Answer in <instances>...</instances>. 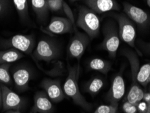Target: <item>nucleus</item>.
I'll return each mask as SVG.
<instances>
[{
    "mask_svg": "<svg viewBox=\"0 0 150 113\" xmlns=\"http://www.w3.org/2000/svg\"><path fill=\"white\" fill-rule=\"evenodd\" d=\"M23 56V53L14 48L0 51V65L15 63Z\"/></svg>",
    "mask_w": 150,
    "mask_h": 113,
    "instance_id": "18",
    "label": "nucleus"
},
{
    "mask_svg": "<svg viewBox=\"0 0 150 113\" xmlns=\"http://www.w3.org/2000/svg\"><path fill=\"white\" fill-rule=\"evenodd\" d=\"M85 3L88 8L96 14H103L120 10V6L115 0H85Z\"/></svg>",
    "mask_w": 150,
    "mask_h": 113,
    "instance_id": "15",
    "label": "nucleus"
},
{
    "mask_svg": "<svg viewBox=\"0 0 150 113\" xmlns=\"http://www.w3.org/2000/svg\"><path fill=\"white\" fill-rule=\"evenodd\" d=\"M122 54L127 58L129 62L130 66L131 68V77H132V83L131 85H138L137 81V75L139 69V61L138 57L133 51L131 50H122Z\"/></svg>",
    "mask_w": 150,
    "mask_h": 113,
    "instance_id": "16",
    "label": "nucleus"
},
{
    "mask_svg": "<svg viewBox=\"0 0 150 113\" xmlns=\"http://www.w3.org/2000/svg\"><path fill=\"white\" fill-rule=\"evenodd\" d=\"M33 77L32 70L26 66H18L12 70V80L19 92L29 90V82Z\"/></svg>",
    "mask_w": 150,
    "mask_h": 113,
    "instance_id": "10",
    "label": "nucleus"
},
{
    "mask_svg": "<svg viewBox=\"0 0 150 113\" xmlns=\"http://www.w3.org/2000/svg\"><path fill=\"white\" fill-rule=\"evenodd\" d=\"M30 2L37 19L41 22H45L50 11L47 0H30Z\"/></svg>",
    "mask_w": 150,
    "mask_h": 113,
    "instance_id": "17",
    "label": "nucleus"
},
{
    "mask_svg": "<svg viewBox=\"0 0 150 113\" xmlns=\"http://www.w3.org/2000/svg\"><path fill=\"white\" fill-rule=\"evenodd\" d=\"M104 83L100 77H95L85 84V92H87L92 96H96L103 87Z\"/></svg>",
    "mask_w": 150,
    "mask_h": 113,
    "instance_id": "20",
    "label": "nucleus"
},
{
    "mask_svg": "<svg viewBox=\"0 0 150 113\" xmlns=\"http://www.w3.org/2000/svg\"><path fill=\"white\" fill-rule=\"evenodd\" d=\"M76 25L85 32L90 39L96 38L100 34V18L96 12L85 6L79 8Z\"/></svg>",
    "mask_w": 150,
    "mask_h": 113,
    "instance_id": "2",
    "label": "nucleus"
},
{
    "mask_svg": "<svg viewBox=\"0 0 150 113\" xmlns=\"http://www.w3.org/2000/svg\"><path fill=\"white\" fill-rule=\"evenodd\" d=\"M147 113H150V104H147Z\"/></svg>",
    "mask_w": 150,
    "mask_h": 113,
    "instance_id": "34",
    "label": "nucleus"
},
{
    "mask_svg": "<svg viewBox=\"0 0 150 113\" xmlns=\"http://www.w3.org/2000/svg\"><path fill=\"white\" fill-rule=\"evenodd\" d=\"M143 96H144V92L138 85L131 86L129 92L128 93L127 100L137 106L138 104L143 100Z\"/></svg>",
    "mask_w": 150,
    "mask_h": 113,
    "instance_id": "22",
    "label": "nucleus"
},
{
    "mask_svg": "<svg viewBox=\"0 0 150 113\" xmlns=\"http://www.w3.org/2000/svg\"><path fill=\"white\" fill-rule=\"evenodd\" d=\"M143 47L144 48L145 50H146L147 52H150V43L144 44V45H143Z\"/></svg>",
    "mask_w": 150,
    "mask_h": 113,
    "instance_id": "31",
    "label": "nucleus"
},
{
    "mask_svg": "<svg viewBox=\"0 0 150 113\" xmlns=\"http://www.w3.org/2000/svg\"><path fill=\"white\" fill-rule=\"evenodd\" d=\"M125 83L122 73L117 74L112 81L111 87L108 93L107 99L110 105L118 107L119 101L125 95Z\"/></svg>",
    "mask_w": 150,
    "mask_h": 113,
    "instance_id": "12",
    "label": "nucleus"
},
{
    "mask_svg": "<svg viewBox=\"0 0 150 113\" xmlns=\"http://www.w3.org/2000/svg\"><path fill=\"white\" fill-rule=\"evenodd\" d=\"M0 45L4 48H14L26 54H31L34 51L35 39L32 35L17 34L9 39H2Z\"/></svg>",
    "mask_w": 150,
    "mask_h": 113,
    "instance_id": "5",
    "label": "nucleus"
},
{
    "mask_svg": "<svg viewBox=\"0 0 150 113\" xmlns=\"http://www.w3.org/2000/svg\"><path fill=\"white\" fill-rule=\"evenodd\" d=\"M49 10L52 12H58L63 10V0H47Z\"/></svg>",
    "mask_w": 150,
    "mask_h": 113,
    "instance_id": "25",
    "label": "nucleus"
},
{
    "mask_svg": "<svg viewBox=\"0 0 150 113\" xmlns=\"http://www.w3.org/2000/svg\"><path fill=\"white\" fill-rule=\"evenodd\" d=\"M89 68L93 70L98 71L102 74H107L111 69V63L105 60L100 58H93L88 63Z\"/></svg>",
    "mask_w": 150,
    "mask_h": 113,
    "instance_id": "19",
    "label": "nucleus"
},
{
    "mask_svg": "<svg viewBox=\"0 0 150 113\" xmlns=\"http://www.w3.org/2000/svg\"><path fill=\"white\" fill-rule=\"evenodd\" d=\"M8 0H0V16L6 12L8 8Z\"/></svg>",
    "mask_w": 150,
    "mask_h": 113,
    "instance_id": "29",
    "label": "nucleus"
},
{
    "mask_svg": "<svg viewBox=\"0 0 150 113\" xmlns=\"http://www.w3.org/2000/svg\"><path fill=\"white\" fill-rule=\"evenodd\" d=\"M125 14L141 28H146L149 25L150 17L143 9L124 2L122 4Z\"/></svg>",
    "mask_w": 150,
    "mask_h": 113,
    "instance_id": "11",
    "label": "nucleus"
},
{
    "mask_svg": "<svg viewBox=\"0 0 150 113\" xmlns=\"http://www.w3.org/2000/svg\"><path fill=\"white\" fill-rule=\"evenodd\" d=\"M143 99L144 100L145 102H146L147 104H150V93H144V96H143Z\"/></svg>",
    "mask_w": 150,
    "mask_h": 113,
    "instance_id": "30",
    "label": "nucleus"
},
{
    "mask_svg": "<svg viewBox=\"0 0 150 113\" xmlns=\"http://www.w3.org/2000/svg\"><path fill=\"white\" fill-rule=\"evenodd\" d=\"M141 113H147V112H141Z\"/></svg>",
    "mask_w": 150,
    "mask_h": 113,
    "instance_id": "37",
    "label": "nucleus"
},
{
    "mask_svg": "<svg viewBox=\"0 0 150 113\" xmlns=\"http://www.w3.org/2000/svg\"><path fill=\"white\" fill-rule=\"evenodd\" d=\"M2 90V108L4 111H23L26 108V99L10 90L7 85L0 84Z\"/></svg>",
    "mask_w": 150,
    "mask_h": 113,
    "instance_id": "8",
    "label": "nucleus"
},
{
    "mask_svg": "<svg viewBox=\"0 0 150 113\" xmlns=\"http://www.w3.org/2000/svg\"><path fill=\"white\" fill-rule=\"evenodd\" d=\"M6 113H22L21 111H18V110H8L6 111Z\"/></svg>",
    "mask_w": 150,
    "mask_h": 113,
    "instance_id": "33",
    "label": "nucleus"
},
{
    "mask_svg": "<svg viewBox=\"0 0 150 113\" xmlns=\"http://www.w3.org/2000/svg\"><path fill=\"white\" fill-rule=\"evenodd\" d=\"M54 107L45 92H38L34 96V105L29 113H53Z\"/></svg>",
    "mask_w": 150,
    "mask_h": 113,
    "instance_id": "14",
    "label": "nucleus"
},
{
    "mask_svg": "<svg viewBox=\"0 0 150 113\" xmlns=\"http://www.w3.org/2000/svg\"><path fill=\"white\" fill-rule=\"evenodd\" d=\"M103 34L104 38L100 48L106 51L110 58H115L120 43L118 28L116 23L112 21L107 22L103 26Z\"/></svg>",
    "mask_w": 150,
    "mask_h": 113,
    "instance_id": "3",
    "label": "nucleus"
},
{
    "mask_svg": "<svg viewBox=\"0 0 150 113\" xmlns=\"http://www.w3.org/2000/svg\"><path fill=\"white\" fill-rule=\"evenodd\" d=\"M13 3L20 19L23 22H27L29 19L28 0H13Z\"/></svg>",
    "mask_w": 150,
    "mask_h": 113,
    "instance_id": "21",
    "label": "nucleus"
},
{
    "mask_svg": "<svg viewBox=\"0 0 150 113\" xmlns=\"http://www.w3.org/2000/svg\"><path fill=\"white\" fill-rule=\"evenodd\" d=\"M2 102H3V100H2V90L1 86H0V108H2Z\"/></svg>",
    "mask_w": 150,
    "mask_h": 113,
    "instance_id": "32",
    "label": "nucleus"
},
{
    "mask_svg": "<svg viewBox=\"0 0 150 113\" xmlns=\"http://www.w3.org/2000/svg\"><path fill=\"white\" fill-rule=\"evenodd\" d=\"M149 93H150V90H149Z\"/></svg>",
    "mask_w": 150,
    "mask_h": 113,
    "instance_id": "38",
    "label": "nucleus"
},
{
    "mask_svg": "<svg viewBox=\"0 0 150 113\" xmlns=\"http://www.w3.org/2000/svg\"><path fill=\"white\" fill-rule=\"evenodd\" d=\"M10 64L0 65V84L11 86L13 84L12 77L10 73Z\"/></svg>",
    "mask_w": 150,
    "mask_h": 113,
    "instance_id": "24",
    "label": "nucleus"
},
{
    "mask_svg": "<svg viewBox=\"0 0 150 113\" xmlns=\"http://www.w3.org/2000/svg\"><path fill=\"white\" fill-rule=\"evenodd\" d=\"M68 77L63 86L64 92L73 100L75 104L81 106L86 111H90L92 109V104L87 102L79 90L78 81L81 72L79 63L72 66L68 65Z\"/></svg>",
    "mask_w": 150,
    "mask_h": 113,
    "instance_id": "1",
    "label": "nucleus"
},
{
    "mask_svg": "<svg viewBox=\"0 0 150 113\" xmlns=\"http://www.w3.org/2000/svg\"><path fill=\"white\" fill-rule=\"evenodd\" d=\"M60 49L55 40L52 39H41L33 52L35 60L50 63L60 56Z\"/></svg>",
    "mask_w": 150,
    "mask_h": 113,
    "instance_id": "4",
    "label": "nucleus"
},
{
    "mask_svg": "<svg viewBox=\"0 0 150 113\" xmlns=\"http://www.w3.org/2000/svg\"><path fill=\"white\" fill-rule=\"evenodd\" d=\"M71 2H74V1H79V0H70Z\"/></svg>",
    "mask_w": 150,
    "mask_h": 113,
    "instance_id": "36",
    "label": "nucleus"
},
{
    "mask_svg": "<svg viewBox=\"0 0 150 113\" xmlns=\"http://www.w3.org/2000/svg\"><path fill=\"white\" fill-rule=\"evenodd\" d=\"M40 85L53 102L58 103L64 98V92L62 88L59 81L45 79L41 81Z\"/></svg>",
    "mask_w": 150,
    "mask_h": 113,
    "instance_id": "13",
    "label": "nucleus"
},
{
    "mask_svg": "<svg viewBox=\"0 0 150 113\" xmlns=\"http://www.w3.org/2000/svg\"><path fill=\"white\" fill-rule=\"evenodd\" d=\"M63 10L64 13L68 17V19H69L70 22L75 25V21H74V17L72 13L71 9L69 7V6L66 3L65 1H63Z\"/></svg>",
    "mask_w": 150,
    "mask_h": 113,
    "instance_id": "28",
    "label": "nucleus"
},
{
    "mask_svg": "<svg viewBox=\"0 0 150 113\" xmlns=\"http://www.w3.org/2000/svg\"><path fill=\"white\" fill-rule=\"evenodd\" d=\"M118 25V33L120 40L125 42L132 48L134 47L136 39V28L133 22L125 14H112Z\"/></svg>",
    "mask_w": 150,
    "mask_h": 113,
    "instance_id": "6",
    "label": "nucleus"
},
{
    "mask_svg": "<svg viewBox=\"0 0 150 113\" xmlns=\"http://www.w3.org/2000/svg\"><path fill=\"white\" fill-rule=\"evenodd\" d=\"M122 109L125 113H136L137 112V106L129 102H125L122 106Z\"/></svg>",
    "mask_w": 150,
    "mask_h": 113,
    "instance_id": "27",
    "label": "nucleus"
},
{
    "mask_svg": "<svg viewBox=\"0 0 150 113\" xmlns=\"http://www.w3.org/2000/svg\"><path fill=\"white\" fill-rule=\"evenodd\" d=\"M147 5L150 7V0H147Z\"/></svg>",
    "mask_w": 150,
    "mask_h": 113,
    "instance_id": "35",
    "label": "nucleus"
},
{
    "mask_svg": "<svg viewBox=\"0 0 150 113\" xmlns=\"http://www.w3.org/2000/svg\"><path fill=\"white\" fill-rule=\"evenodd\" d=\"M137 81L145 87L150 83V63L141 66L137 75Z\"/></svg>",
    "mask_w": 150,
    "mask_h": 113,
    "instance_id": "23",
    "label": "nucleus"
},
{
    "mask_svg": "<svg viewBox=\"0 0 150 113\" xmlns=\"http://www.w3.org/2000/svg\"><path fill=\"white\" fill-rule=\"evenodd\" d=\"M74 30L75 34L68 44L67 54L68 56L70 58L79 60L85 53L91 39L86 33L78 31L75 26H74Z\"/></svg>",
    "mask_w": 150,
    "mask_h": 113,
    "instance_id": "7",
    "label": "nucleus"
},
{
    "mask_svg": "<svg viewBox=\"0 0 150 113\" xmlns=\"http://www.w3.org/2000/svg\"><path fill=\"white\" fill-rule=\"evenodd\" d=\"M117 107L112 105H101L93 113H116Z\"/></svg>",
    "mask_w": 150,
    "mask_h": 113,
    "instance_id": "26",
    "label": "nucleus"
},
{
    "mask_svg": "<svg viewBox=\"0 0 150 113\" xmlns=\"http://www.w3.org/2000/svg\"><path fill=\"white\" fill-rule=\"evenodd\" d=\"M74 24L67 18L54 16L47 26H41L40 29L46 35L54 36L72 33L74 30Z\"/></svg>",
    "mask_w": 150,
    "mask_h": 113,
    "instance_id": "9",
    "label": "nucleus"
}]
</instances>
